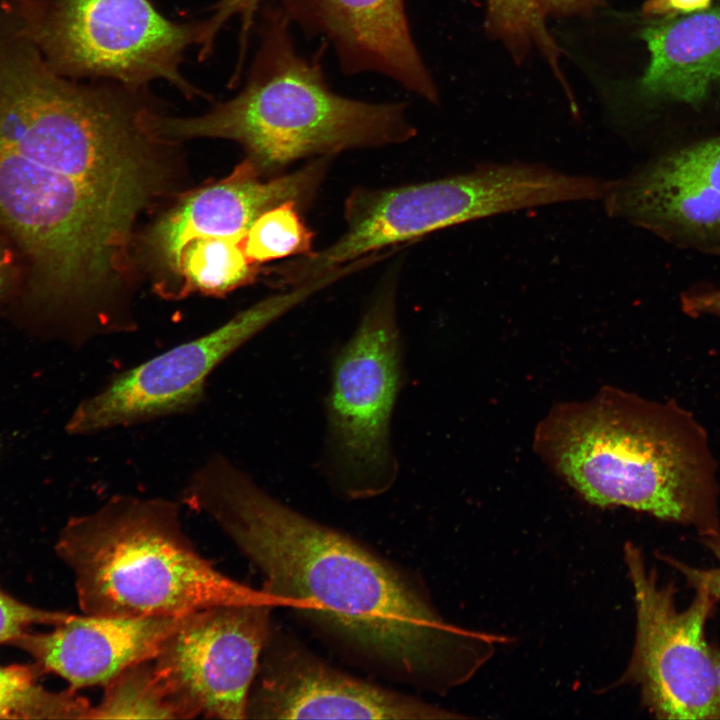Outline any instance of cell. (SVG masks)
<instances>
[{"label": "cell", "mask_w": 720, "mask_h": 720, "mask_svg": "<svg viewBox=\"0 0 720 720\" xmlns=\"http://www.w3.org/2000/svg\"><path fill=\"white\" fill-rule=\"evenodd\" d=\"M155 113L137 88L77 86L31 61L0 67V226L64 334L135 322L136 226L173 181L174 142Z\"/></svg>", "instance_id": "6da1fadb"}, {"label": "cell", "mask_w": 720, "mask_h": 720, "mask_svg": "<svg viewBox=\"0 0 720 720\" xmlns=\"http://www.w3.org/2000/svg\"><path fill=\"white\" fill-rule=\"evenodd\" d=\"M182 499L263 577L262 590L360 666L443 694L487 656L486 639L449 624L414 576L261 488L222 454L192 473Z\"/></svg>", "instance_id": "7a4b0ae2"}, {"label": "cell", "mask_w": 720, "mask_h": 720, "mask_svg": "<svg viewBox=\"0 0 720 720\" xmlns=\"http://www.w3.org/2000/svg\"><path fill=\"white\" fill-rule=\"evenodd\" d=\"M538 455L585 500L720 532L718 464L707 431L674 400L614 387L559 403L538 424Z\"/></svg>", "instance_id": "3957f363"}, {"label": "cell", "mask_w": 720, "mask_h": 720, "mask_svg": "<svg viewBox=\"0 0 720 720\" xmlns=\"http://www.w3.org/2000/svg\"><path fill=\"white\" fill-rule=\"evenodd\" d=\"M290 28L279 6L267 7L260 47L240 93L196 117L157 113L156 132L172 142L236 141L261 174L302 158L401 144L417 135L406 103L366 102L332 91L321 64L298 53Z\"/></svg>", "instance_id": "277c9868"}, {"label": "cell", "mask_w": 720, "mask_h": 720, "mask_svg": "<svg viewBox=\"0 0 720 720\" xmlns=\"http://www.w3.org/2000/svg\"><path fill=\"white\" fill-rule=\"evenodd\" d=\"M55 548L74 574L87 615L180 617L272 598L203 557L182 528L179 506L165 498L114 495L96 511L72 517Z\"/></svg>", "instance_id": "5b68a950"}, {"label": "cell", "mask_w": 720, "mask_h": 720, "mask_svg": "<svg viewBox=\"0 0 720 720\" xmlns=\"http://www.w3.org/2000/svg\"><path fill=\"white\" fill-rule=\"evenodd\" d=\"M607 182L539 164H486L472 171L391 188L358 187L344 204L346 228L331 245L288 263L301 283L382 249L446 227L542 205L602 199Z\"/></svg>", "instance_id": "8992f818"}, {"label": "cell", "mask_w": 720, "mask_h": 720, "mask_svg": "<svg viewBox=\"0 0 720 720\" xmlns=\"http://www.w3.org/2000/svg\"><path fill=\"white\" fill-rule=\"evenodd\" d=\"M395 289L382 287L335 354L325 400L331 480L349 499L382 494L397 463L390 424L402 385V345Z\"/></svg>", "instance_id": "52a82bcc"}, {"label": "cell", "mask_w": 720, "mask_h": 720, "mask_svg": "<svg viewBox=\"0 0 720 720\" xmlns=\"http://www.w3.org/2000/svg\"><path fill=\"white\" fill-rule=\"evenodd\" d=\"M325 275L269 296L223 325L113 376L80 402L66 424L72 435H90L159 418L187 414L206 399L211 373L278 318L333 284Z\"/></svg>", "instance_id": "ba28073f"}, {"label": "cell", "mask_w": 720, "mask_h": 720, "mask_svg": "<svg viewBox=\"0 0 720 720\" xmlns=\"http://www.w3.org/2000/svg\"><path fill=\"white\" fill-rule=\"evenodd\" d=\"M634 588L636 641L625 679L640 688L642 704L658 719L720 720L711 643L706 625L718 603L695 588L690 604L676 605L674 582L659 584L641 550L625 546Z\"/></svg>", "instance_id": "9c48e42d"}, {"label": "cell", "mask_w": 720, "mask_h": 720, "mask_svg": "<svg viewBox=\"0 0 720 720\" xmlns=\"http://www.w3.org/2000/svg\"><path fill=\"white\" fill-rule=\"evenodd\" d=\"M275 607V601L266 598L179 617L152 663L180 719H246Z\"/></svg>", "instance_id": "30bf717a"}, {"label": "cell", "mask_w": 720, "mask_h": 720, "mask_svg": "<svg viewBox=\"0 0 720 720\" xmlns=\"http://www.w3.org/2000/svg\"><path fill=\"white\" fill-rule=\"evenodd\" d=\"M204 22L175 23L150 0H59L50 42L61 65L130 88L163 79L187 96L199 94L181 74L185 50L199 44Z\"/></svg>", "instance_id": "8fae6325"}, {"label": "cell", "mask_w": 720, "mask_h": 720, "mask_svg": "<svg viewBox=\"0 0 720 720\" xmlns=\"http://www.w3.org/2000/svg\"><path fill=\"white\" fill-rule=\"evenodd\" d=\"M456 714L349 675L293 635L270 629L251 685L246 719L430 720Z\"/></svg>", "instance_id": "7c38bea8"}, {"label": "cell", "mask_w": 720, "mask_h": 720, "mask_svg": "<svg viewBox=\"0 0 720 720\" xmlns=\"http://www.w3.org/2000/svg\"><path fill=\"white\" fill-rule=\"evenodd\" d=\"M327 160L318 157L292 173L263 180L246 159L228 177L185 196L156 222L144 241L158 294L191 241L214 239L244 246L250 226L265 211L287 201L306 207L324 179Z\"/></svg>", "instance_id": "4fadbf2b"}, {"label": "cell", "mask_w": 720, "mask_h": 720, "mask_svg": "<svg viewBox=\"0 0 720 720\" xmlns=\"http://www.w3.org/2000/svg\"><path fill=\"white\" fill-rule=\"evenodd\" d=\"M610 215L662 237L720 240V136L667 152L617 182L605 196Z\"/></svg>", "instance_id": "5bb4252c"}, {"label": "cell", "mask_w": 720, "mask_h": 720, "mask_svg": "<svg viewBox=\"0 0 720 720\" xmlns=\"http://www.w3.org/2000/svg\"><path fill=\"white\" fill-rule=\"evenodd\" d=\"M278 2L291 24L329 43L344 74L377 73L438 104V88L412 37L404 0Z\"/></svg>", "instance_id": "9a60e30c"}, {"label": "cell", "mask_w": 720, "mask_h": 720, "mask_svg": "<svg viewBox=\"0 0 720 720\" xmlns=\"http://www.w3.org/2000/svg\"><path fill=\"white\" fill-rule=\"evenodd\" d=\"M178 619L72 614L49 632H25L11 644L31 655L42 672L62 677L76 691L105 686L127 667L152 659Z\"/></svg>", "instance_id": "2e32d148"}, {"label": "cell", "mask_w": 720, "mask_h": 720, "mask_svg": "<svg viewBox=\"0 0 720 720\" xmlns=\"http://www.w3.org/2000/svg\"><path fill=\"white\" fill-rule=\"evenodd\" d=\"M641 37L650 52L640 80L644 95L696 105L720 86V6L655 20Z\"/></svg>", "instance_id": "e0dca14e"}, {"label": "cell", "mask_w": 720, "mask_h": 720, "mask_svg": "<svg viewBox=\"0 0 720 720\" xmlns=\"http://www.w3.org/2000/svg\"><path fill=\"white\" fill-rule=\"evenodd\" d=\"M35 665L0 666V719H91L93 705L68 689L47 690L38 684Z\"/></svg>", "instance_id": "ac0fdd59"}, {"label": "cell", "mask_w": 720, "mask_h": 720, "mask_svg": "<svg viewBox=\"0 0 720 720\" xmlns=\"http://www.w3.org/2000/svg\"><path fill=\"white\" fill-rule=\"evenodd\" d=\"M91 719H180L152 659L135 663L104 686Z\"/></svg>", "instance_id": "d6986e66"}, {"label": "cell", "mask_w": 720, "mask_h": 720, "mask_svg": "<svg viewBox=\"0 0 720 720\" xmlns=\"http://www.w3.org/2000/svg\"><path fill=\"white\" fill-rule=\"evenodd\" d=\"M300 209L295 201H287L253 222L244 241V252L252 263L313 252L314 232L304 223Z\"/></svg>", "instance_id": "ffe728a7"}, {"label": "cell", "mask_w": 720, "mask_h": 720, "mask_svg": "<svg viewBox=\"0 0 720 720\" xmlns=\"http://www.w3.org/2000/svg\"><path fill=\"white\" fill-rule=\"evenodd\" d=\"M71 615L30 606L0 588V644L12 643L32 625L57 626Z\"/></svg>", "instance_id": "44dd1931"}, {"label": "cell", "mask_w": 720, "mask_h": 720, "mask_svg": "<svg viewBox=\"0 0 720 720\" xmlns=\"http://www.w3.org/2000/svg\"><path fill=\"white\" fill-rule=\"evenodd\" d=\"M700 543L716 558L718 566L713 568H699L691 566L671 556H662L672 568L677 570L685 579L688 587L704 588L717 601H720V532L700 536Z\"/></svg>", "instance_id": "7402d4cb"}, {"label": "cell", "mask_w": 720, "mask_h": 720, "mask_svg": "<svg viewBox=\"0 0 720 720\" xmlns=\"http://www.w3.org/2000/svg\"><path fill=\"white\" fill-rule=\"evenodd\" d=\"M263 0H220L212 16L205 21L204 38L213 43L223 25L232 17L239 16L241 20L240 48L245 49L254 16Z\"/></svg>", "instance_id": "603a6c76"}, {"label": "cell", "mask_w": 720, "mask_h": 720, "mask_svg": "<svg viewBox=\"0 0 720 720\" xmlns=\"http://www.w3.org/2000/svg\"><path fill=\"white\" fill-rule=\"evenodd\" d=\"M681 309L690 317L713 316L720 319V289L695 290L684 293Z\"/></svg>", "instance_id": "cb8c5ba5"}, {"label": "cell", "mask_w": 720, "mask_h": 720, "mask_svg": "<svg viewBox=\"0 0 720 720\" xmlns=\"http://www.w3.org/2000/svg\"><path fill=\"white\" fill-rule=\"evenodd\" d=\"M711 0H647L643 5V13L647 16L674 17L707 10Z\"/></svg>", "instance_id": "d4e9b609"}, {"label": "cell", "mask_w": 720, "mask_h": 720, "mask_svg": "<svg viewBox=\"0 0 720 720\" xmlns=\"http://www.w3.org/2000/svg\"><path fill=\"white\" fill-rule=\"evenodd\" d=\"M544 15L586 16L599 7L603 0H536Z\"/></svg>", "instance_id": "484cf974"}, {"label": "cell", "mask_w": 720, "mask_h": 720, "mask_svg": "<svg viewBox=\"0 0 720 720\" xmlns=\"http://www.w3.org/2000/svg\"><path fill=\"white\" fill-rule=\"evenodd\" d=\"M535 0H486V12L498 19H512L526 14Z\"/></svg>", "instance_id": "4316f807"}, {"label": "cell", "mask_w": 720, "mask_h": 720, "mask_svg": "<svg viewBox=\"0 0 720 720\" xmlns=\"http://www.w3.org/2000/svg\"><path fill=\"white\" fill-rule=\"evenodd\" d=\"M10 279L11 257L9 252L0 244V295L8 288Z\"/></svg>", "instance_id": "83f0119b"}, {"label": "cell", "mask_w": 720, "mask_h": 720, "mask_svg": "<svg viewBox=\"0 0 720 720\" xmlns=\"http://www.w3.org/2000/svg\"><path fill=\"white\" fill-rule=\"evenodd\" d=\"M712 658H713V671H714V684L718 702L720 704V647L711 643Z\"/></svg>", "instance_id": "f1b7e54d"}]
</instances>
